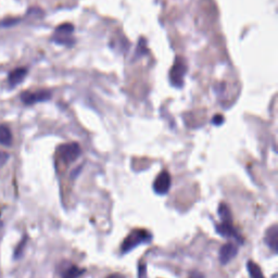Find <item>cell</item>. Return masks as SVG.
<instances>
[{"label":"cell","instance_id":"1","mask_svg":"<svg viewBox=\"0 0 278 278\" xmlns=\"http://www.w3.org/2000/svg\"><path fill=\"white\" fill-rule=\"evenodd\" d=\"M152 240V235L149 232L145 230H135L129 232L128 236L124 239L121 251L123 253H127L129 251L134 250L140 245H147Z\"/></svg>","mask_w":278,"mask_h":278},{"label":"cell","instance_id":"2","mask_svg":"<svg viewBox=\"0 0 278 278\" xmlns=\"http://www.w3.org/2000/svg\"><path fill=\"white\" fill-rule=\"evenodd\" d=\"M74 32V26L70 23H64L58 26L55 31V35L52 37V42L58 45H63V46L71 47L75 43L72 34Z\"/></svg>","mask_w":278,"mask_h":278},{"label":"cell","instance_id":"3","mask_svg":"<svg viewBox=\"0 0 278 278\" xmlns=\"http://www.w3.org/2000/svg\"><path fill=\"white\" fill-rule=\"evenodd\" d=\"M186 72L187 65L185 61H184V59H181V58H177L171 71H170V80H171L173 86L177 88H181L183 86Z\"/></svg>","mask_w":278,"mask_h":278},{"label":"cell","instance_id":"4","mask_svg":"<svg viewBox=\"0 0 278 278\" xmlns=\"http://www.w3.org/2000/svg\"><path fill=\"white\" fill-rule=\"evenodd\" d=\"M59 154L65 163H72L80 155V147L78 143H65L59 147Z\"/></svg>","mask_w":278,"mask_h":278},{"label":"cell","instance_id":"5","mask_svg":"<svg viewBox=\"0 0 278 278\" xmlns=\"http://www.w3.org/2000/svg\"><path fill=\"white\" fill-rule=\"evenodd\" d=\"M171 175L169 172L163 171L161 172L156 178L154 179V190L155 194H158L160 196L167 195L170 188H171Z\"/></svg>","mask_w":278,"mask_h":278},{"label":"cell","instance_id":"6","mask_svg":"<svg viewBox=\"0 0 278 278\" xmlns=\"http://www.w3.org/2000/svg\"><path fill=\"white\" fill-rule=\"evenodd\" d=\"M51 98V93L48 91H39L35 93L25 92L21 95V100L23 104L31 106L38 104V102L47 101Z\"/></svg>","mask_w":278,"mask_h":278},{"label":"cell","instance_id":"7","mask_svg":"<svg viewBox=\"0 0 278 278\" xmlns=\"http://www.w3.org/2000/svg\"><path fill=\"white\" fill-rule=\"evenodd\" d=\"M215 230L218 232L219 235L224 238H235L237 241H239V243H243V239H241V237L239 236L238 232H237L234 227H232V223H222V224H218L215 227Z\"/></svg>","mask_w":278,"mask_h":278},{"label":"cell","instance_id":"8","mask_svg":"<svg viewBox=\"0 0 278 278\" xmlns=\"http://www.w3.org/2000/svg\"><path fill=\"white\" fill-rule=\"evenodd\" d=\"M237 253H238V248L234 244L224 245L219 250V261L223 265H226L236 257Z\"/></svg>","mask_w":278,"mask_h":278},{"label":"cell","instance_id":"9","mask_svg":"<svg viewBox=\"0 0 278 278\" xmlns=\"http://www.w3.org/2000/svg\"><path fill=\"white\" fill-rule=\"evenodd\" d=\"M265 243L270 247L274 252H277L278 250V226L273 225L266 232L265 235Z\"/></svg>","mask_w":278,"mask_h":278},{"label":"cell","instance_id":"10","mask_svg":"<svg viewBox=\"0 0 278 278\" xmlns=\"http://www.w3.org/2000/svg\"><path fill=\"white\" fill-rule=\"evenodd\" d=\"M26 74H28V70L25 68H17L11 71L8 76L9 84H10L12 87L16 86V85H19L23 82L24 78L26 77Z\"/></svg>","mask_w":278,"mask_h":278},{"label":"cell","instance_id":"11","mask_svg":"<svg viewBox=\"0 0 278 278\" xmlns=\"http://www.w3.org/2000/svg\"><path fill=\"white\" fill-rule=\"evenodd\" d=\"M0 143L3 146H11L12 143L11 129L4 124L0 125Z\"/></svg>","mask_w":278,"mask_h":278},{"label":"cell","instance_id":"12","mask_svg":"<svg viewBox=\"0 0 278 278\" xmlns=\"http://www.w3.org/2000/svg\"><path fill=\"white\" fill-rule=\"evenodd\" d=\"M218 215L222 219V223H232V212L230 210V207L226 203H221L218 205Z\"/></svg>","mask_w":278,"mask_h":278},{"label":"cell","instance_id":"13","mask_svg":"<svg viewBox=\"0 0 278 278\" xmlns=\"http://www.w3.org/2000/svg\"><path fill=\"white\" fill-rule=\"evenodd\" d=\"M247 268H248L249 275L251 278H264L261 268H260L258 264L254 263L253 261H249L247 263Z\"/></svg>","mask_w":278,"mask_h":278},{"label":"cell","instance_id":"14","mask_svg":"<svg viewBox=\"0 0 278 278\" xmlns=\"http://www.w3.org/2000/svg\"><path fill=\"white\" fill-rule=\"evenodd\" d=\"M85 270H80V268L76 266H71L68 271L65 272L63 278H78L80 275L84 274Z\"/></svg>","mask_w":278,"mask_h":278},{"label":"cell","instance_id":"15","mask_svg":"<svg viewBox=\"0 0 278 278\" xmlns=\"http://www.w3.org/2000/svg\"><path fill=\"white\" fill-rule=\"evenodd\" d=\"M19 19H6L0 22V28H9V26L15 25L19 23Z\"/></svg>","mask_w":278,"mask_h":278},{"label":"cell","instance_id":"16","mask_svg":"<svg viewBox=\"0 0 278 278\" xmlns=\"http://www.w3.org/2000/svg\"><path fill=\"white\" fill-rule=\"evenodd\" d=\"M138 278H148L146 264H140V265H138Z\"/></svg>","mask_w":278,"mask_h":278},{"label":"cell","instance_id":"17","mask_svg":"<svg viewBox=\"0 0 278 278\" xmlns=\"http://www.w3.org/2000/svg\"><path fill=\"white\" fill-rule=\"evenodd\" d=\"M9 156H10V155H9L7 152L0 151V168H2L3 165L8 162Z\"/></svg>","mask_w":278,"mask_h":278},{"label":"cell","instance_id":"18","mask_svg":"<svg viewBox=\"0 0 278 278\" xmlns=\"http://www.w3.org/2000/svg\"><path fill=\"white\" fill-rule=\"evenodd\" d=\"M212 123L214 125H216V126H219V125H222L224 123V118L222 115H215L212 120Z\"/></svg>","mask_w":278,"mask_h":278},{"label":"cell","instance_id":"19","mask_svg":"<svg viewBox=\"0 0 278 278\" xmlns=\"http://www.w3.org/2000/svg\"><path fill=\"white\" fill-rule=\"evenodd\" d=\"M190 278H203V275L200 274V273H198V272H194L191 274Z\"/></svg>","mask_w":278,"mask_h":278},{"label":"cell","instance_id":"20","mask_svg":"<svg viewBox=\"0 0 278 278\" xmlns=\"http://www.w3.org/2000/svg\"><path fill=\"white\" fill-rule=\"evenodd\" d=\"M108 278H124V276L121 275V274H112Z\"/></svg>","mask_w":278,"mask_h":278}]
</instances>
